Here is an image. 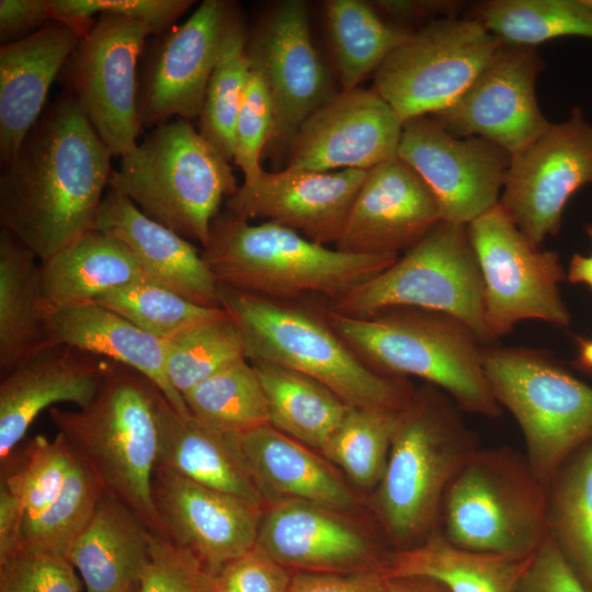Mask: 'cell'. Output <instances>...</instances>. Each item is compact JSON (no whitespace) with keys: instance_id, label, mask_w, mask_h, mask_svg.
<instances>
[{"instance_id":"d6986e66","label":"cell","mask_w":592,"mask_h":592,"mask_svg":"<svg viewBox=\"0 0 592 592\" xmlns=\"http://www.w3.org/2000/svg\"><path fill=\"white\" fill-rule=\"evenodd\" d=\"M402 125L373 88L341 90L300 125L288 147L286 168L371 170L398 158Z\"/></svg>"},{"instance_id":"ba28073f","label":"cell","mask_w":592,"mask_h":592,"mask_svg":"<svg viewBox=\"0 0 592 592\" xmlns=\"http://www.w3.org/2000/svg\"><path fill=\"white\" fill-rule=\"evenodd\" d=\"M437 527L466 549L535 553L548 534L546 487L525 454L479 447L448 486Z\"/></svg>"},{"instance_id":"e0dca14e","label":"cell","mask_w":592,"mask_h":592,"mask_svg":"<svg viewBox=\"0 0 592 592\" xmlns=\"http://www.w3.org/2000/svg\"><path fill=\"white\" fill-rule=\"evenodd\" d=\"M308 13L303 0L278 2L247 39L250 66L261 71L272 95L269 145L275 152H287L300 125L337 93L311 41Z\"/></svg>"},{"instance_id":"4fadbf2b","label":"cell","mask_w":592,"mask_h":592,"mask_svg":"<svg viewBox=\"0 0 592 592\" xmlns=\"http://www.w3.org/2000/svg\"><path fill=\"white\" fill-rule=\"evenodd\" d=\"M151 30L141 22L102 13L67 61L68 90L112 157L138 146V59Z\"/></svg>"},{"instance_id":"44dd1931","label":"cell","mask_w":592,"mask_h":592,"mask_svg":"<svg viewBox=\"0 0 592 592\" xmlns=\"http://www.w3.org/2000/svg\"><path fill=\"white\" fill-rule=\"evenodd\" d=\"M367 171L263 170L226 200V210L276 223L318 244H335Z\"/></svg>"},{"instance_id":"f907efd6","label":"cell","mask_w":592,"mask_h":592,"mask_svg":"<svg viewBox=\"0 0 592 592\" xmlns=\"http://www.w3.org/2000/svg\"><path fill=\"white\" fill-rule=\"evenodd\" d=\"M522 592L590 591L547 534L523 579Z\"/></svg>"},{"instance_id":"681fc988","label":"cell","mask_w":592,"mask_h":592,"mask_svg":"<svg viewBox=\"0 0 592 592\" xmlns=\"http://www.w3.org/2000/svg\"><path fill=\"white\" fill-rule=\"evenodd\" d=\"M203 576L193 555L152 533L138 592H204Z\"/></svg>"},{"instance_id":"f1b7e54d","label":"cell","mask_w":592,"mask_h":592,"mask_svg":"<svg viewBox=\"0 0 592 592\" xmlns=\"http://www.w3.org/2000/svg\"><path fill=\"white\" fill-rule=\"evenodd\" d=\"M151 534L132 510L105 491L67 557L87 592H138Z\"/></svg>"},{"instance_id":"9f6ffc18","label":"cell","mask_w":592,"mask_h":592,"mask_svg":"<svg viewBox=\"0 0 592 592\" xmlns=\"http://www.w3.org/2000/svg\"><path fill=\"white\" fill-rule=\"evenodd\" d=\"M592 240V225L588 227ZM568 280L571 283H581L592 289V253L590 255L574 254L570 261Z\"/></svg>"},{"instance_id":"cb8c5ba5","label":"cell","mask_w":592,"mask_h":592,"mask_svg":"<svg viewBox=\"0 0 592 592\" xmlns=\"http://www.w3.org/2000/svg\"><path fill=\"white\" fill-rule=\"evenodd\" d=\"M257 545L298 572H364L387 561L334 511L303 502H278L262 515Z\"/></svg>"},{"instance_id":"ee69618b","label":"cell","mask_w":592,"mask_h":592,"mask_svg":"<svg viewBox=\"0 0 592 592\" xmlns=\"http://www.w3.org/2000/svg\"><path fill=\"white\" fill-rule=\"evenodd\" d=\"M105 491L95 473L75 454L65 486L56 500L23 528V545L45 547L67 556Z\"/></svg>"},{"instance_id":"1f68e13d","label":"cell","mask_w":592,"mask_h":592,"mask_svg":"<svg viewBox=\"0 0 592 592\" xmlns=\"http://www.w3.org/2000/svg\"><path fill=\"white\" fill-rule=\"evenodd\" d=\"M39 262L41 296L47 314L148 280L119 240L93 229Z\"/></svg>"},{"instance_id":"277c9868","label":"cell","mask_w":592,"mask_h":592,"mask_svg":"<svg viewBox=\"0 0 592 592\" xmlns=\"http://www.w3.org/2000/svg\"><path fill=\"white\" fill-rule=\"evenodd\" d=\"M463 410L426 384L399 411L387 465L376 494L382 526L398 547H413L439 525L445 492L479 448Z\"/></svg>"},{"instance_id":"91938a15","label":"cell","mask_w":592,"mask_h":592,"mask_svg":"<svg viewBox=\"0 0 592 592\" xmlns=\"http://www.w3.org/2000/svg\"><path fill=\"white\" fill-rule=\"evenodd\" d=\"M590 4H592V0H587Z\"/></svg>"},{"instance_id":"4dcf8cb0","label":"cell","mask_w":592,"mask_h":592,"mask_svg":"<svg viewBox=\"0 0 592 592\" xmlns=\"http://www.w3.org/2000/svg\"><path fill=\"white\" fill-rule=\"evenodd\" d=\"M535 553L466 549L451 543L436 527L420 544L391 553L382 572L387 579L431 580L447 592H522Z\"/></svg>"},{"instance_id":"ac0fdd59","label":"cell","mask_w":592,"mask_h":592,"mask_svg":"<svg viewBox=\"0 0 592 592\" xmlns=\"http://www.w3.org/2000/svg\"><path fill=\"white\" fill-rule=\"evenodd\" d=\"M543 68L534 47L503 43L462 96L431 116L456 136L483 137L514 156L549 125L536 98Z\"/></svg>"},{"instance_id":"7dc6e473","label":"cell","mask_w":592,"mask_h":592,"mask_svg":"<svg viewBox=\"0 0 592 592\" xmlns=\"http://www.w3.org/2000/svg\"><path fill=\"white\" fill-rule=\"evenodd\" d=\"M191 0H50L54 21L72 24L88 32L92 16L119 14L147 25L152 35H160L182 15Z\"/></svg>"},{"instance_id":"8fae6325","label":"cell","mask_w":592,"mask_h":592,"mask_svg":"<svg viewBox=\"0 0 592 592\" xmlns=\"http://www.w3.org/2000/svg\"><path fill=\"white\" fill-rule=\"evenodd\" d=\"M503 44L470 18L431 20L374 73L373 89L402 123L454 104Z\"/></svg>"},{"instance_id":"ffe728a7","label":"cell","mask_w":592,"mask_h":592,"mask_svg":"<svg viewBox=\"0 0 592 592\" xmlns=\"http://www.w3.org/2000/svg\"><path fill=\"white\" fill-rule=\"evenodd\" d=\"M152 498L162 537L210 573L255 546L261 508L157 466Z\"/></svg>"},{"instance_id":"d590c367","label":"cell","mask_w":592,"mask_h":592,"mask_svg":"<svg viewBox=\"0 0 592 592\" xmlns=\"http://www.w3.org/2000/svg\"><path fill=\"white\" fill-rule=\"evenodd\" d=\"M546 515L548 536L592 592V442L547 483Z\"/></svg>"},{"instance_id":"3957f363","label":"cell","mask_w":592,"mask_h":592,"mask_svg":"<svg viewBox=\"0 0 592 592\" xmlns=\"http://www.w3.org/2000/svg\"><path fill=\"white\" fill-rule=\"evenodd\" d=\"M338 335L373 369L415 376L445 391L466 412L498 418L480 339L460 320L433 310L390 307L365 317L322 310Z\"/></svg>"},{"instance_id":"f35d334b","label":"cell","mask_w":592,"mask_h":592,"mask_svg":"<svg viewBox=\"0 0 592 592\" xmlns=\"http://www.w3.org/2000/svg\"><path fill=\"white\" fill-rule=\"evenodd\" d=\"M166 369L182 396L227 366L247 358L240 332L224 309L166 340Z\"/></svg>"},{"instance_id":"52a82bcc","label":"cell","mask_w":592,"mask_h":592,"mask_svg":"<svg viewBox=\"0 0 592 592\" xmlns=\"http://www.w3.org/2000/svg\"><path fill=\"white\" fill-rule=\"evenodd\" d=\"M238 187L229 161L184 118L157 125L109 180L150 219L203 249L224 198Z\"/></svg>"},{"instance_id":"816d5d0a","label":"cell","mask_w":592,"mask_h":592,"mask_svg":"<svg viewBox=\"0 0 592 592\" xmlns=\"http://www.w3.org/2000/svg\"><path fill=\"white\" fill-rule=\"evenodd\" d=\"M287 592H388L382 570L340 572H297Z\"/></svg>"},{"instance_id":"e575fe53","label":"cell","mask_w":592,"mask_h":592,"mask_svg":"<svg viewBox=\"0 0 592 592\" xmlns=\"http://www.w3.org/2000/svg\"><path fill=\"white\" fill-rule=\"evenodd\" d=\"M323 9L343 91L358 88L413 32L362 0H328Z\"/></svg>"},{"instance_id":"7bdbcfd3","label":"cell","mask_w":592,"mask_h":592,"mask_svg":"<svg viewBox=\"0 0 592 592\" xmlns=\"http://www.w3.org/2000/svg\"><path fill=\"white\" fill-rule=\"evenodd\" d=\"M93 303L164 341L224 310L200 306L149 280L107 292Z\"/></svg>"},{"instance_id":"74e56055","label":"cell","mask_w":592,"mask_h":592,"mask_svg":"<svg viewBox=\"0 0 592 592\" xmlns=\"http://www.w3.org/2000/svg\"><path fill=\"white\" fill-rule=\"evenodd\" d=\"M183 399L193 418L221 432L241 434L270 424L263 387L247 358L195 385Z\"/></svg>"},{"instance_id":"9c48e42d","label":"cell","mask_w":592,"mask_h":592,"mask_svg":"<svg viewBox=\"0 0 592 592\" xmlns=\"http://www.w3.org/2000/svg\"><path fill=\"white\" fill-rule=\"evenodd\" d=\"M483 367L496 400L520 426L530 466L546 487L577 449L592 442V387L544 349L485 348Z\"/></svg>"},{"instance_id":"8d00e7d4","label":"cell","mask_w":592,"mask_h":592,"mask_svg":"<svg viewBox=\"0 0 592 592\" xmlns=\"http://www.w3.org/2000/svg\"><path fill=\"white\" fill-rule=\"evenodd\" d=\"M467 18L505 44L534 47L562 36L592 39V4L587 0H488Z\"/></svg>"},{"instance_id":"60d3db41","label":"cell","mask_w":592,"mask_h":592,"mask_svg":"<svg viewBox=\"0 0 592 592\" xmlns=\"http://www.w3.org/2000/svg\"><path fill=\"white\" fill-rule=\"evenodd\" d=\"M399 411L350 407L322 453L358 486L380 482Z\"/></svg>"},{"instance_id":"f6af8a7d","label":"cell","mask_w":592,"mask_h":592,"mask_svg":"<svg viewBox=\"0 0 592 592\" xmlns=\"http://www.w3.org/2000/svg\"><path fill=\"white\" fill-rule=\"evenodd\" d=\"M274 126V106L265 78L251 67L234 134V161L242 170L244 182L263 171L261 156Z\"/></svg>"},{"instance_id":"6f0895ef","label":"cell","mask_w":592,"mask_h":592,"mask_svg":"<svg viewBox=\"0 0 592 592\" xmlns=\"http://www.w3.org/2000/svg\"><path fill=\"white\" fill-rule=\"evenodd\" d=\"M388 592H447L441 584L413 578L387 579Z\"/></svg>"},{"instance_id":"83f0119b","label":"cell","mask_w":592,"mask_h":592,"mask_svg":"<svg viewBox=\"0 0 592 592\" xmlns=\"http://www.w3.org/2000/svg\"><path fill=\"white\" fill-rule=\"evenodd\" d=\"M239 454L263 498L303 502L334 512L349 510V488L308 446L271 424L236 434Z\"/></svg>"},{"instance_id":"2e32d148","label":"cell","mask_w":592,"mask_h":592,"mask_svg":"<svg viewBox=\"0 0 592 592\" xmlns=\"http://www.w3.org/2000/svg\"><path fill=\"white\" fill-rule=\"evenodd\" d=\"M241 24L232 2L204 0L163 35L139 83L143 126H157L172 116L187 121L200 116L213 70Z\"/></svg>"},{"instance_id":"7a4b0ae2","label":"cell","mask_w":592,"mask_h":592,"mask_svg":"<svg viewBox=\"0 0 592 592\" xmlns=\"http://www.w3.org/2000/svg\"><path fill=\"white\" fill-rule=\"evenodd\" d=\"M202 255L218 285L283 301L309 294L338 300L398 259L330 249L276 223L251 225L227 210L213 220Z\"/></svg>"},{"instance_id":"836d02e7","label":"cell","mask_w":592,"mask_h":592,"mask_svg":"<svg viewBox=\"0 0 592 592\" xmlns=\"http://www.w3.org/2000/svg\"><path fill=\"white\" fill-rule=\"evenodd\" d=\"M252 364L265 394L270 424L322 453L350 407L306 375L271 363Z\"/></svg>"},{"instance_id":"ab89813d","label":"cell","mask_w":592,"mask_h":592,"mask_svg":"<svg viewBox=\"0 0 592 592\" xmlns=\"http://www.w3.org/2000/svg\"><path fill=\"white\" fill-rule=\"evenodd\" d=\"M75 458L65 439L38 434L15 448L1 463V482L19 499L24 511L23 528L34 522L62 490Z\"/></svg>"},{"instance_id":"7c38bea8","label":"cell","mask_w":592,"mask_h":592,"mask_svg":"<svg viewBox=\"0 0 592 592\" xmlns=\"http://www.w3.org/2000/svg\"><path fill=\"white\" fill-rule=\"evenodd\" d=\"M483 280L485 321L491 341L524 320L570 323L556 251L535 246L498 203L467 225Z\"/></svg>"},{"instance_id":"5bb4252c","label":"cell","mask_w":592,"mask_h":592,"mask_svg":"<svg viewBox=\"0 0 592 592\" xmlns=\"http://www.w3.org/2000/svg\"><path fill=\"white\" fill-rule=\"evenodd\" d=\"M592 184V124L580 107L512 156L499 204L537 247L561 228L567 202Z\"/></svg>"},{"instance_id":"b9f144b4","label":"cell","mask_w":592,"mask_h":592,"mask_svg":"<svg viewBox=\"0 0 592 592\" xmlns=\"http://www.w3.org/2000/svg\"><path fill=\"white\" fill-rule=\"evenodd\" d=\"M244 23L229 38L208 81L200 114V134L230 162L239 109L250 76Z\"/></svg>"},{"instance_id":"30bf717a","label":"cell","mask_w":592,"mask_h":592,"mask_svg":"<svg viewBox=\"0 0 592 592\" xmlns=\"http://www.w3.org/2000/svg\"><path fill=\"white\" fill-rule=\"evenodd\" d=\"M483 296V280L467 225L442 220L389 267L327 307L353 317L390 307L439 311L460 320L487 343L491 339Z\"/></svg>"},{"instance_id":"11a10c76","label":"cell","mask_w":592,"mask_h":592,"mask_svg":"<svg viewBox=\"0 0 592 592\" xmlns=\"http://www.w3.org/2000/svg\"><path fill=\"white\" fill-rule=\"evenodd\" d=\"M374 3L375 7L396 20L455 16L451 12L456 8V3L447 1L382 0Z\"/></svg>"},{"instance_id":"603a6c76","label":"cell","mask_w":592,"mask_h":592,"mask_svg":"<svg viewBox=\"0 0 592 592\" xmlns=\"http://www.w3.org/2000/svg\"><path fill=\"white\" fill-rule=\"evenodd\" d=\"M113 363L71 345L52 344L1 375L0 462L18 447L44 409L60 402L87 407Z\"/></svg>"},{"instance_id":"d4e9b609","label":"cell","mask_w":592,"mask_h":592,"mask_svg":"<svg viewBox=\"0 0 592 592\" xmlns=\"http://www.w3.org/2000/svg\"><path fill=\"white\" fill-rule=\"evenodd\" d=\"M86 32L52 21L0 48V159L8 164L39 119L48 90Z\"/></svg>"},{"instance_id":"bcb514c9","label":"cell","mask_w":592,"mask_h":592,"mask_svg":"<svg viewBox=\"0 0 592 592\" xmlns=\"http://www.w3.org/2000/svg\"><path fill=\"white\" fill-rule=\"evenodd\" d=\"M0 592H80V582L66 555L23 545L0 562Z\"/></svg>"},{"instance_id":"4316f807","label":"cell","mask_w":592,"mask_h":592,"mask_svg":"<svg viewBox=\"0 0 592 592\" xmlns=\"http://www.w3.org/2000/svg\"><path fill=\"white\" fill-rule=\"evenodd\" d=\"M53 344H67L125 365L148 378L182 417H191L183 396L169 380L166 341L96 303L47 314Z\"/></svg>"},{"instance_id":"7402d4cb","label":"cell","mask_w":592,"mask_h":592,"mask_svg":"<svg viewBox=\"0 0 592 592\" xmlns=\"http://www.w3.org/2000/svg\"><path fill=\"white\" fill-rule=\"evenodd\" d=\"M441 221L435 195L398 157L367 171L334 248L354 254H398Z\"/></svg>"},{"instance_id":"6da1fadb","label":"cell","mask_w":592,"mask_h":592,"mask_svg":"<svg viewBox=\"0 0 592 592\" xmlns=\"http://www.w3.org/2000/svg\"><path fill=\"white\" fill-rule=\"evenodd\" d=\"M111 153L77 99L61 93L0 177V224L39 261L92 230Z\"/></svg>"},{"instance_id":"680465c9","label":"cell","mask_w":592,"mask_h":592,"mask_svg":"<svg viewBox=\"0 0 592 592\" xmlns=\"http://www.w3.org/2000/svg\"><path fill=\"white\" fill-rule=\"evenodd\" d=\"M577 363L579 366L592 371V339H578Z\"/></svg>"},{"instance_id":"c3c4849f","label":"cell","mask_w":592,"mask_h":592,"mask_svg":"<svg viewBox=\"0 0 592 592\" xmlns=\"http://www.w3.org/2000/svg\"><path fill=\"white\" fill-rule=\"evenodd\" d=\"M292 577L255 544L243 555L203 576L204 592H287Z\"/></svg>"},{"instance_id":"d6a6232c","label":"cell","mask_w":592,"mask_h":592,"mask_svg":"<svg viewBox=\"0 0 592 592\" xmlns=\"http://www.w3.org/2000/svg\"><path fill=\"white\" fill-rule=\"evenodd\" d=\"M37 257L0 231V372L53 344L39 288Z\"/></svg>"},{"instance_id":"f546056e","label":"cell","mask_w":592,"mask_h":592,"mask_svg":"<svg viewBox=\"0 0 592 592\" xmlns=\"http://www.w3.org/2000/svg\"><path fill=\"white\" fill-rule=\"evenodd\" d=\"M158 421L157 466L263 506L264 498L239 454L235 433L215 430L192 415H180L163 395L158 402Z\"/></svg>"},{"instance_id":"9a60e30c","label":"cell","mask_w":592,"mask_h":592,"mask_svg":"<svg viewBox=\"0 0 592 592\" xmlns=\"http://www.w3.org/2000/svg\"><path fill=\"white\" fill-rule=\"evenodd\" d=\"M398 157L435 195L442 220L468 225L497 205L512 156L480 136L460 137L431 115L403 123Z\"/></svg>"},{"instance_id":"5b68a950","label":"cell","mask_w":592,"mask_h":592,"mask_svg":"<svg viewBox=\"0 0 592 592\" xmlns=\"http://www.w3.org/2000/svg\"><path fill=\"white\" fill-rule=\"evenodd\" d=\"M219 286L251 363L265 362L306 375L349 407L400 411L413 391L405 377L369 367L338 335L322 310Z\"/></svg>"},{"instance_id":"484cf974","label":"cell","mask_w":592,"mask_h":592,"mask_svg":"<svg viewBox=\"0 0 592 592\" xmlns=\"http://www.w3.org/2000/svg\"><path fill=\"white\" fill-rule=\"evenodd\" d=\"M93 230L119 240L149 281L208 308H223L219 286L193 243L146 216L128 197L109 189Z\"/></svg>"},{"instance_id":"8992f818","label":"cell","mask_w":592,"mask_h":592,"mask_svg":"<svg viewBox=\"0 0 592 592\" xmlns=\"http://www.w3.org/2000/svg\"><path fill=\"white\" fill-rule=\"evenodd\" d=\"M161 395L144 375L114 362L87 407L76 411L52 407L48 412L58 434L95 473L105 490L160 536L152 480Z\"/></svg>"},{"instance_id":"f5cc1de1","label":"cell","mask_w":592,"mask_h":592,"mask_svg":"<svg viewBox=\"0 0 592 592\" xmlns=\"http://www.w3.org/2000/svg\"><path fill=\"white\" fill-rule=\"evenodd\" d=\"M52 21L50 0L0 1V39L3 44L23 38Z\"/></svg>"},{"instance_id":"db71d44e","label":"cell","mask_w":592,"mask_h":592,"mask_svg":"<svg viewBox=\"0 0 592 592\" xmlns=\"http://www.w3.org/2000/svg\"><path fill=\"white\" fill-rule=\"evenodd\" d=\"M24 511L19 499L0 481V562L23 546Z\"/></svg>"}]
</instances>
